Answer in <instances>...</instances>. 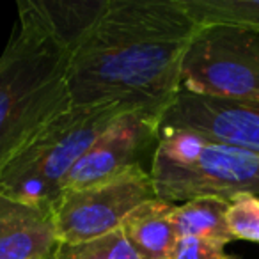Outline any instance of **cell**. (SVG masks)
I'll use <instances>...</instances> for the list:
<instances>
[{"instance_id":"11","label":"cell","mask_w":259,"mask_h":259,"mask_svg":"<svg viewBox=\"0 0 259 259\" xmlns=\"http://www.w3.org/2000/svg\"><path fill=\"white\" fill-rule=\"evenodd\" d=\"M229 201L219 197H199L174 208L172 220L180 238H197L222 245L233 241L226 224Z\"/></svg>"},{"instance_id":"3","label":"cell","mask_w":259,"mask_h":259,"mask_svg":"<svg viewBox=\"0 0 259 259\" xmlns=\"http://www.w3.org/2000/svg\"><path fill=\"white\" fill-rule=\"evenodd\" d=\"M128 110H134V107L71 103L0 170V192L27 204L54 209L78 160Z\"/></svg>"},{"instance_id":"15","label":"cell","mask_w":259,"mask_h":259,"mask_svg":"<svg viewBox=\"0 0 259 259\" xmlns=\"http://www.w3.org/2000/svg\"><path fill=\"white\" fill-rule=\"evenodd\" d=\"M172 259H238L227 254L222 245L197 238H180Z\"/></svg>"},{"instance_id":"10","label":"cell","mask_w":259,"mask_h":259,"mask_svg":"<svg viewBox=\"0 0 259 259\" xmlns=\"http://www.w3.org/2000/svg\"><path fill=\"white\" fill-rule=\"evenodd\" d=\"M176 204L151 199L128 213L121 231L141 259H172L178 245L172 213Z\"/></svg>"},{"instance_id":"8","label":"cell","mask_w":259,"mask_h":259,"mask_svg":"<svg viewBox=\"0 0 259 259\" xmlns=\"http://www.w3.org/2000/svg\"><path fill=\"white\" fill-rule=\"evenodd\" d=\"M162 128L188 130L259 156V101H229L181 91Z\"/></svg>"},{"instance_id":"14","label":"cell","mask_w":259,"mask_h":259,"mask_svg":"<svg viewBox=\"0 0 259 259\" xmlns=\"http://www.w3.org/2000/svg\"><path fill=\"white\" fill-rule=\"evenodd\" d=\"M226 224L233 240L259 243V195L241 194L231 199Z\"/></svg>"},{"instance_id":"5","label":"cell","mask_w":259,"mask_h":259,"mask_svg":"<svg viewBox=\"0 0 259 259\" xmlns=\"http://www.w3.org/2000/svg\"><path fill=\"white\" fill-rule=\"evenodd\" d=\"M181 91L229 101H259V34L199 27L181 62Z\"/></svg>"},{"instance_id":"12","label":"cell","mask_w":259,"mask_h":259,"mask_svg":"<svg viewBox=\"0 0 259 259\" xmlns=\"http://www.w3.org/2000/svg\"><path fill=\"white\" fill-rule=\"evenodd\" d=\"M199 27H231L259 34V0H180Z\"/></svg>"},{"instance_id":"1","label":"cell","mask_w":259,"mask_h":259,"mask_svg":"<svg viewBox=\"0 0 259 259\" xmlns=\"http://www.w3.org/2000/svg\"><path fill=\"white\" fill-rule=\"evenodd\" d=\"M197 30L180 0H107L69 59V100L167 112Z\"/></svg>"},{"instance_id":"13","label":"cell","mask_w":259,"mask_h":259,"mask_svg":"<svg viewBox=\"0 0 259 259\" xmlns=\"http://www.w3.org/2000/svg\"><path fill=\"white\" fill-rule=\"evenodd\" d=\"M52 259H141L121 227L78 243H59Z\"/></svg>"},{"instance_id":"2","label":"cell","mask_w":259,"mask_h":259,"mask_svg":"<svg viewBox=\"0 0 259 259\" xmlns=\"http://www.w3.org/2000/svg\"><path fill=\"white\" fill-rule=\"evenodd\" d=\"M69 59L36 0H20L18 23L0 55V170L71 105Z\"/></svg>"},{"instance_id":"6","label":"cell","mask_w":259,"mask_h":259,"mask_svg":"<svg viewBox=\"0 0 259 259\" xmlns=\"http://www.w3.org/2000/svg\"><path fill=\"white\" fill-rule=\"evenodd\" d=\"M156 197L151 172L132 169L114 180L66 190L54 204L59 243H78L119 229L128 213Z\"/></svg>"},{"instance_id":"4","label":"cell","mask_w":259,"mask_h":259,"mask_svg":"<svg viewBox=\"0 0 259 259\" xmlns=\"http://www.w3.org/2000/svg\"><path fill=\"white\" fill-rule=\"evenodd\" d=\"M156 197L188 202L199 197L231 201L259 195V156L188 130L162 128L151 163Z\"/></svg>"},{"instance_id":"9","label":"cell","mask_w":259,"mask_h":259,"mask_svg":"<svg viewBox=\"0 0 259 259\" xmlns=\"http://www.w3.org/2000/svg\"><path fill=\"white\" fill-rule=\"evenodd\" d=\"M59 245L54 211L0 192V259H52Z\"/></svg>"},{"instance_id":"7","label":"cell","mask_w":259,"mask_h":259,"mask_svg":"<svg viewBox=\"0 0 259 259\" xmlns=\"http://www.w3.org/2000/svg\"><path fill=\"white\" fill-rule=\"evenodd\" d=\"M163 115L156 108H134L119 115L78 160L62 192L103 183L132 169L151 172Z\"/></svg>"}]
</instances>
